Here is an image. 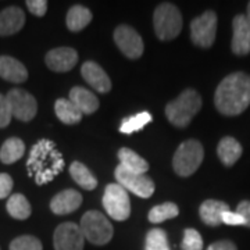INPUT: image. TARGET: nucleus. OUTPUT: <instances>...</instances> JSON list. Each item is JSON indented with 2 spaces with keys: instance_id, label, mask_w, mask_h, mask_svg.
Returning <instances> with one entry per match:
<instances>
[{
  "instance_id": "9b49d317",
  "label": "nucleus",
  "mask_w": 250,
  "mask_h": 250,
  "mask_svg": "<svg viewBox=\"0 0 250 250\" xmlns=\"http://www.w3.org/2000/svg\"><path fill=\"white\" fill-rule=\"evenodd\" d=\"M114 42L117 47L121 50L125 57L136 60L143 54L145 45L141 35L135 31L134 28L128 25H120L114 31Z\"/></svg>"
},
{
  "instance_id": "0eeeda50",
  "label": "nucleus",
  "mask_w": 250,
  "mask_h": 250,
  "mask_svg": "<svg viewBox=\"0 0 250 250\" xmlns=\"http://www.w3.org/2000/svg\"><path fill=\"white\" fill-rule=\"evenodd\" d=\"M103 207L113 220L125 221L131 214L128 192L120 184H108L103 195Z\"/></svg>"
},
{
  "instance_id": "7c9ffc66",
  "label": "nucleus",
  "mask_w": 250,
  "mask_h": 250,
  "mask_svg": "<svg viewBox=\"0 0 250 250\" xmlns=\"http://www.w3.org/2000/svg\"><path fill=\"white\" fill-rule=\"evenodd\" d=\"M10 250H43V248L38 238L32 235H22L10 243Z\"/></svg>"
},
{
  "instance_id": "1a4fd4ad",
  "label": "nucleus",
  "mask_w": 250,
  "mask_h": 250,
  "mask_svg": "<svg viewBox=\"0 0 250 250\" xmlns=\"http://www.w3.org/2000/svg\"><path fill=\"white\" fill-rule=\"evenodd\" d=\"M114 175H116L117 184H120L126 192L129 190L134 195L143 199H147L154 193V188H156L154 182L146 174H136L118 166Z\"/></svg>"
},
{
  "instance_id": "b1692460",
  "label": "nucleus",
  "mask_w": 250,
  "mask_h": 250,
  "mask_svg": "<svg viewBox=\"0 0 250 250\" xmlns=\"http://www.w3.org/2000/svg\"><path fill=\"white\" fill-rule=\"evenodd\" d=\"M92 11L81 4L77 6H72L71 9L68 10L67 13V18H65V22H67V27L72 32H80L83 28L86 27L92 21Z\"/></svg>"
},
{
  "instance_id": "2eb2a0df",
  "label": "nucleus",
  "mask_w": 250,
  "mask_h": 250,
  "mask_svg": "<svg viewBox=\"0 0 250 250\" xmlns=\"http://www.w3.org/2000/svg\"><path fill=\"white\" fill-rule=\"evenodd\" d=\"M81 74L83 80L89 83L99 93H107L111 90V81L106 71L95 62H86L81 67Z\"/></svg>"
},
{
  "instance_id": "423d86ee",
  "label": "nucleus",
  "mask_w": 250,
  "mask_h": 250,
  "mask_svg": "<svg viewBox=\"0 0 250 250\" xmlns=\"http://www.w3.org/2000/svg\"><path fill=\"white\" fill-rule=\"evenodd\" d=\"M80 228L85 236V241L98 246L108 243L114 233L113 225L107 217L96 210H90L82 215Z\"/></svg>"
},
{
  "instance_id": "f3484780",
  "label": "nucleus",
  "mask_w": 250,
  "mask_h": 250,
  "mask_svg": "<svg viewBox=\"0 0 250 250\" xmlns=\"http://www.w3.org/2000/svg\"><path fill=\"white\" fill-rule=\"evenodd\" d=\"M25 24V14L17 6H10L0 11V36H10L20 32Z\"/></svg>"
},
{
  "instance_id": "c756f323",
  "label": "nucleus",
  "mask_w": 250,
  "mask_h": 250,
  "mask_svg": "<svg viewBox=\"0 0 250 250\" xmlns=\"http://www.w3.org/2000/svg\"><path fill=\"white\" fill-rule=\"evenodd\" d=\"M145 250H170L167 233L160 228H153L146 235Z\"/></svg>"
},
{
  "instance_id": "f704fd0d",
  "label": "nucleus",
  "mask_w": 250,
  "mask_h": 250,
  "mask_svg": "<svg viewBox=\"0 0 250 250\" xmlns=\"http://www.w3.org/2000/svg\"><path fill=\"white\" fill-rule=\"evenodd\" d=\"M11 190H13V178L9 174L1 172L0 174V199H6L10 196Z\"/></svg>"
},
{
  "instance_id": "6e6552de",
  "label": "nucleus",
  "mask_w": 250,
  "mask_h": 250,
  "mask_svg": "<svg viewBox=\"0 0 250 250\" xmlns=\"http://www.w3.org/2000/svg\"><path fill=\"white\" fill-rule=\"evenodd\" d=\"M217 14L211 10L205 11L202 16L196 17L190 22V38L192 42L199 47H211L217 35Z\"/></svg>"
},
{
  "instance_id": "dca6fc26",
  "label": "nucleus",
  "mask_w": 250,
  "mask_h": 250,
  "mask_svg": "<svg viewBox=\"0 0 250 250\" xmlns=\"http://www.w3.org/2000/svg\"><path fill=\"white\" fill-rule=\"evenodd\" d=\"M82 205V195L74 189H65L57 193L50 202V210L54 214L65 215L74 213Z\"/></svg>"
},
{
  "instance_id": "f8f14e48",
  "label": "nucleus",
  "mask_w": 250,
  "mask_h": 250,
  "mask_svg": "<svg viewBox=\"0 0 250 250\" xmlns=\"http://www.w3.org/2000/svg\"><path fill=\"white\" fill-rule=\"evenodd\" d=\"M85 236L74 223L60 224L53 235L54 250H83Z\"/></svg>"
},
{
  "instance_id": "4468645a",
  "label": "nucleus",
  "mask_w": 250,
  "mask_h": 250,
  "mask_svg": "<svg viewBox=\"0 0 250 250\" xmlns=\"http://www.w3.org/2000/svg\"><path fill=\"white\" fill-rule=\"evenodd\" d=\"M45 62L52 71L67 72L75 67L78 62V53L72 47H56L47 52Z\"/></svg>"
},
{
  "instance_id": "2f4dec72",
  "label": "nucleus",
  "mask_w": 250,
  "mask_h": 250,
  "mask_svg": "<svg viewBox=\"0 0 250 250\" xmlns=\"http://www.w3.org/2000/svg\"><path fill=\"white\" fill-rule=\"evenodd\" d=\"M181 250H203L202 235L193 228H187L181 243Z\"/></svg>"
},
{
  "instance_id": "473e14b6",
  "label": "nucleus",
  "mask_w": 250,
  "mask_h": 250,
  "mask_svg": "<svg viewBox=\"0 0 250 250\" xmlns=\"http://www.w3.org/2000/svg\"><path fill=\"white\" fill-rule=\"evenodd\" d=\"M11 118H13V114H11L7 98L0 93V128H6L10 124Z\"/></svg>"
},
{
  "instance_id": "9d476101",
  "label": "nucleus",
  "mask_w": 250,
  "mask_h": 250,
  "mask_svg": "<svg viewBox=\"0 0 250 250\" xmlns=\"http://www.w3.org/2000/svg\"><path fill=\"white\" fill-rule=\"evenodd\" d=\"M6 98L9 102L13 117L24 123L34 120V117L38 113V103L31 93L20 88H14L9 90Z\"/></svg>"
},
{
  "instance_id": "4c0bfd02",
  "label": "nucleus",
  "mask_w": 250,
  "mask_h": 250,
  "mask_svg": "<svg viewBox=\"0 0 250 250\" xmlns=\"http://www.w3.org/2000/svg\"><path fill=\"white\" fill-rule=\"evenodd\" d=\"M207 250H238L236 245L231 241H218L211 243Z\"/></svg>"
},
{
  "instance_id": "ddd939ff",
  "label": "nucleus",
  "mask_w": 250,
  "mask_h": 250,
  "mask_svg": "<svg viewBox=\"0 0 250 250\" xmlns=\"http://www.w3.org/2000/svg\"><path fill=\"white\" fill-rule=\"evenodd\" d=\"M231 49L236 56H246L250 53V22L243 14L233 18Z\"/></svg>"
},
{
  "instance_id": "7ed1b4c3",
  "label": "nucleus",
  "mask_w": 250,
  "mask_h": 250,
  "mask_svg": "<svg viewBox=\"0 0 250 250\" xmlns=\"http://www.w3.org/2000/svg\"><path fill=\"white\" fill-rule=\"evenodd\" d=\"M202 108V98L195 89H185L166 106V117L171 124L185 128Z\"/></svg>"
},
{
  "instance_id": "f03ea898",
  "label": "nucleus",
  "mask_w": 250,
  "mask_h": 250,
  "mask_svg": "<svg viewBox=\"0 0 250 250\" xmlns=\"http://www.w3.org/2000/svg\"><path fill=\"white\" fill-rule=\"evenodd\" d=\"M64 167V161L56 145L47 139L36 143L29 153L27 161L28 174L34 177L38 185H45L59 175Z\"/></svg>"
},
{
  "instance_id": "39448f33",
  "label": "nucleus",
  "mask_w": 250,
  "mask_h": 250,
  "mask_svg": "<svg viewBox=\"0 0 250 250\" xmlns=\"http://www.w3.org/2000/svg\"><path fill=\"white\" fill-rule=\"evenodd\" d=\"M205 157V150L202 143L195 139H189L181 143L172 159L174 171L179 177H190L200 167Z\"/></svg>"
},
{
  "instance_id": "72a5a7b5",
  "label": "nucleus",
  "mask_w": 250,
  "mask_h": 250,
  "mask_svg": "<svg viewBox=\"0 0 250 250\" xmlns=\"http://www.w3.org/2000/svg\"><path fill=\"white\" fill-rule=\"evenodd\" d=\"M25 4H27L28 10L36 17H43L47 11V1L46 0H28Z\"/></svg>"
},
{
  "instance_id": "aec40b11",
  "label": "nucleus",
  "mask_w": 250,
  "mask_h": 250,
  "mask_svg": "<svg viewBox=\"0 0 250 250\" xmlns=\"http://www.w3.org/2000/svg\"><path fill=\"white\" fill-rule=\"evenodd\" d=\"M68 99L82 114H93L99 108V99L96 98V95L82 86H74L70 90Z\"/></svg>"
},
{
  "instance_id": "c85d7f7f",
  "label": "nucleus",
  "mask_w": 250,
  "mask_h": 250,
  "mask_svg": "<svg viewBox=\"0 0 250 250\" xmlns=\"http://www.w3.org/2000/svg\"><path fill=\"white\" fill-rule=\"evenodd\" d=\"M150 121H152L150 113L142 111L139 114H135V116L125 118L124 121L121 123L120 131L123 134H132V132H136V131H141L143 126L146 124H149Z\"/></svg>"
},
{
  "instance_id": "20e7f679",
  "label": "nucleus",
  "mask_w": 250,
  "mask_h": 250,
  "mask_svg": "<svg viewBox=\"0 0 250 250\" xmlns=\"http://www.w3.org/2000/svg\"><path fill=\"white\" fill-rule=\"evenodd\" d=\"M153 25L160 41H172L182 31V14L172 3H161L154 10Z\"/></svg>"
},
{
  "instance_id": "f257e3e1",
  "label": "nucleus",
  "mask_w": 250,
  "mask_h": 250,
  "mask_svg": "<svg viewBox=\"0 0 250 250\" xmlns=\"http://www.w3.org/2000/svg\"><path fill=\"white\" fill-rule=\"evenodd\" d=\"M217 110L227 117L242 114L250 106V75L246 72H232L217 86L214 95Z\"/></svg>"
},
{
  "instance_id": "4be33fe9",
  "label": "nucleus",
  "mask_w": 250,
  "mask_h": 250,
  "mask_svg": "<svg viewBox=\"0 0 250 250\" xmlns=\"http://www.w3.org/2000/svg\"><path fill=\"white\" fill-rule=\"evenodd\" d=\"M54 111L62 124L67 125L78 124L83 117L70 99H57L54 103Z\"/></svg>"
},
{
  "instance_id": "cd10ccee",
  "label": "nucleus",
  "mask_w": 250,
  "mask_h": 250,
  "mask_svg": "<svg viewBox=\"0 0 250 250\" xmlns=\"http://www.w3.org/2000/svg\"><path fill=\"white\" fill-rule=\"evenodd\" d=\"M179 214L178 206L175 203H163V205L154 206L152 210L149 211V221L152 224H160L164 223L166 220H171L174 217H177Z\"/></svg>"
},
{
  "instance_id": "412c9836",
  "label": "nucleus",
  "mask_w": 250,
  "mask_h": 250,
  "mask_svg": "<svg viewBox=\"0 0 250 250\" xmlns=\"http://www.w3.org/2000/svg\"><path fill=\"white\" fill-rule=\"evenodd\" d=\"M242 152H243V149H242L241 143L231 136L223 138L218 143V147H217V154H218L221 163L227 167H231L239 160Z\"/></svg>"
},
{
  "instance_id": "bb28decb",
  "label": "nucleus",
  "mask_w": 250,
  "mask_h": 250,
  "mask_svg": "<svg viewBox=\"0 0 250 250\" xmlns=\"http://www.w3.org/2000/svg\"><path fill=\"white\" fill-rule=\"evenodd\" d=\"M70 174H71L72 179L81 188H83L86 190H93L98 187V179L95 178V175L80 161H74L70 166Z\"/></svg>"
},
{
  "instance_id": "58836bf2",
  "label": "nucleus",
  "mask_w": 250,
  "mask_h": 250,
  "mask_svg": "<svg viewBox=\"0 0 250 250\" xmlns=\"http://www.w3.org/2000/svg\"><path fill=\"white\" fill-rule=\"evenodd\" d=\"M246 18H248V21L250 22V1L249 4H248V14H246Z\"/></svg>"
},
{
  "instance_id": "393cba45",
  "label": "nucleus",
  "mask_w": 250,
  "mask_h": 250,
  "mask_svg": "<svg viewBox=\"0 0 250 250\" xmlns=\"http://www.w3.org/2000/svg\"><path fill=\"white\" fill-rule=\"evenodd\" d=\"M25 153V143L20 138H10L0 147V161L4 164H13Z\"/></svg>"
},
{
  "instance_id": "6ab92c4d",
  "label": "nucleus",
  "mask_w": 250,
  "mask_h": 250,
  "mask_svg": "<svg viewBox=\"0 0 250 250\" xmlns=\"http://www.w3.org/2000/svg\"><path fill=\"white\" fill-rule=\"evenodd\" d=\"M231 210L229 206L227 205L225 202L221 200H214V199H208L202 203L199 214L202 221L208 225V227H218L220 224L223 223V214L225 211Z\"/></svg>"
},
{
  "instance_id": "a211bd4d",
  "label": "nucleus",
  "mask_w": 250,
  "mask_h": 250,
  "mask_svg": "<svg viewBox=\"0 0 250 250\" xmlns=\"http://www.w3.org/2000/svg\"><path fill=\"white\" fill-rule=\"evenodd\" d=\"M0 77L13 83H21L27 81L28 71L25 65L17 59L10 56H0Z\"/></svg>"
},
{
  "instance_id": "a878e982",
  "label": "nucleus",
  "mask_w": 250,
  "mask_h": 250,
  "mask_svg": "<svg viewBox=\"0 0 250 250\" xmlns=\"http://www.w3.org/2000/svg\"><path fill=\"white\" fill-rule=\"evenodd\" d=\"M6 208H7V213L16 220H27L32 213V208H31L28 199L21 193L11 195L7 200Z\"/></svg>"
},
{
  "instance_id": "e433bc0d",
  "label": "nucleus",
  "mask_w": 250,
  "mask_h": 250,
  "mask_svg": "<svg viewBox=\"0 0 250 250\" xmlns=\"http://www.w3.org/2000/svg\"><path fill=\"white\" fill-rule=\"evenodd\" d=\"M236 213H239V214L243 217V220H245V225L250 228V202L249 200H242L241 203L238 205V207H236Z\"/></svg>"
},
{
  "instance_id": "5701e85b",
  "label": "nucleus",
  "mask_w": 250,
  "mask_h": 250,
  "mask_svg": "<svg viewBox=\"0 0 250 250\" xmlns=\"http://www.w3.org/2000/svg\"><path fill=\"white\" fill-rule=\"evenodd\" d=\"M118 159H120V166L124 167L125 170L132 171L136 174H145L149 170L147 161L128 147H123L118 150Z\"/></svg>"
},
{
  "instance_id": "c9c22d12",
  "label": "nucleus",
  "mask_w": 250,
  "mask_h": 250,
  "mask_svg": "<svg viewBox=\"0 0 250 250\" xmlns=\"http://www.w3.org/2000/svg\"><path fill=\"white\" fill-rule=\"evenodd\" d=\"M223 223L227 225H245V220L239 213L228 210L223 214Z\"/></svg>"
}]
</instances>
